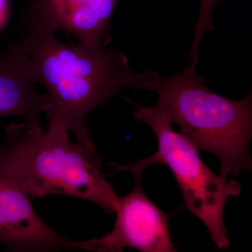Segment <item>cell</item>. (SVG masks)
<instances>
[{"mask_svg": "<svg viewBox=\"0 0 252 252\" xmlns=\"http://www.w3.org/2000/svg\"><path fill=\"white\" fill-rule=\"evenodd\" d=\"M25 27L21 43L49 99L47 130L72 132L77 142H92L86 126L88 114L122 86L152 91L160 79L154 71L134 72L127 56L114 47L64 44L54 32L28 22Z\"/></svg>", "mask_w": 252, "mask_h": 252, "instance_id": "obj_1", "label": "cell"}, {"mask_svg": "<svg viewBox=\"0 0 252 252\" xmlns=\"http://www.w3.org/2000/svg\"><path fill=\"white\" fill-rule=\"evenodd\" d=\"M0 159L30 198L61 195L87 200L113 214L118 196L102 173L94 142L75 143L69 133L41 127L39 118L6 127Z\"/></svg>", "mask_w": 252, "mask_h": 252, "instance_id": "obj_2", "label": "cell"}, {"mask_svg": "<svg viewBox=\"0 0 252 252\" xmlns=\"http://www.w3.org/2000/svg\"><path fill=\"white\" fill-rule=\"evenodd\" d=\"M206 77L195 70L160 77L153 90L160 107L180 133L200 151L220 160V175L251 171L249 145L252 137V94L240 100L217 94L207 87Z\"/></svg>", "mask_w": 252, "mask_h": 252, "instance_id": "obj_3", "label": "cell"}, {"mask_svg": "<svg viewBox=\"0 0 252 252\" xmlns=\"http://www.w3.org/2000/svg\"><path fill=\"white\" fill-rule=\"evenodd\" d=\"M137 106L134 117L147 124L158 141V149L148 157L130 165L113 163L116 171H129L141 177L146 167L164 164L171 170L178 183L186 208L207 227L219 249L231 245L224 224V209L228 199L237 198L241 186L212 171L200 158L198 149L176 132L166 112L157 104L153 107Z\"/></svg>", "mask_w": 252, "mask_h": 252, "instance_id": "obj_4", "label": "cell"}, {"mask_svg": "<svg viewBox=\"0 0 252 252\" xmlns=\"http://www.w3.org/2000/svg\"><path fill=\"white\" fill-rule=\"evenodd\" d=\"M131 193L118 197L115 223L101 238L86 240L87 250L122 252L134 248L143 252H175L169 230L168 215L146 195L141 177H135Z\"/></svg>", "mask_w": 252, "mask_h": 252, "instance_id": "obj_5", "label": "cell"}, {"mask_svg": "<svg viewBox=\"0 0 252 252\" xmlns=\"http://www.w3.org/2000/svg\"><path fill=\"white\" fill-rule=\"evenodd\" d=\"M0 243L13 252H51L85 250L54 231L32 206L30 197L18 187L0 159Z\"/></svg>", "mask_w": 252, "mask_h": 252, "instance_id": "obj_6", "label": "cell"}, {"mask_svg": "<svg viewBox=\"0 0 252 252\" xmlns=\"http://www.w3.org/2000/svg\"><path fill=\"white\" fill-rule=\"evenodd\" d=\"M119 0H33L25 22L74 34L79 43L107 46L111 20Z\"/></svg>", "mask_w": 252, "mask_h": 252, "instance_id": "obj_7", "label": "cell"}, {"mask_svg": "<svg viewBox=\"0 0 252 252\" xmlns=\"http://www.w3.org/2000/svg\"><path fill=\"white\" fill-rule=\"evenodd\" d=\"M35 66L21 43L9 46L0 56V117L21 116L25 121L47 114L49 99L35 89Z\"/></svg>", "mask_w": 252, "mask_h": 252, "instance_id": "obj_8", "label": "cell"}, {"mask_svg": "<svg viewBox=\"0 0 252 252\" xmlns=\"http://www.w3.org/2000/svg\"><path fill=\"white\" fill-rule=\"evenodd\" d=\"M220 0H201L199 16L196 25L194 28L195 38L191 51L189 56L188 64L195 67L198 64L199 48L203 34L207 31L213 30L214 23L212 19V11Z\"/></svg>", "mask_w": 252, "mask_h": 252, "instance_id": "obj_9", "label": "cell"}, {"mask_svg": "<svg viewBox=\"0 0 252 252\" xmlns=\"http://www.w3.org/2000/svg\"><path fill=\"white\" fill-rule=\"evenodd\" d=\"M9 0H0V30L2 29L9 18Z\"/></svg>", "mask_w": 252, "mask_h": 252, "instance_id": "obj_10", "label": "cell"}]
</instances>
